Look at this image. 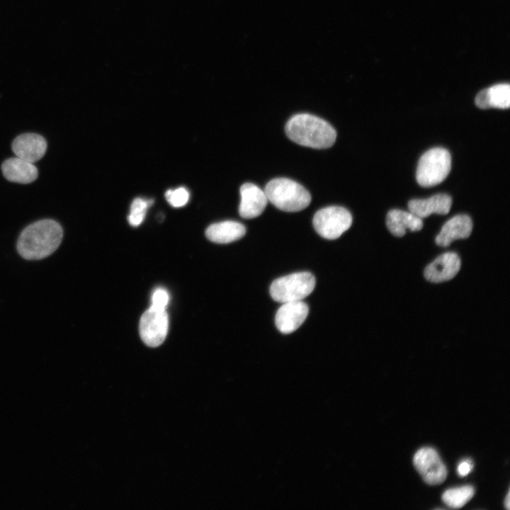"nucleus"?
<instances>
[{"label": "nucleus", "instance_id": "4be33fe9", "mask_svg": "<svg viewBox=\"0 0 510 510\" xmlns=\"http://www.w3.org/2000/svg\"><path fill=\"white\" fill-rule=\"evenodd\" d=\"M150 307L157 310H166L169 301V295L165 289L157 288L152 293Z\"/></svg>", "mask_w": 510, "mask_h": 510}, {"label": "nucleus", "instance_id": "4468645a", "mask_svg": "<svg viewBox=\"0 0 510 510\" xmlns=\"http://www.w3.org/2000/svg\"><path fill=\"white\" fill-rule=\"evenodd\" d=\"M451 205L452 198L449 195L438 193L426 199L411 200L408 203V208L411 212L422 219L433 213L448 214Z\"/></svg>", "mask_w": 510, "mask_h": 510}, {"label": "nucleus", "instance_id": "9b49d317", "mask_svg": "<svg viewBox=\"0 0 510 510\" xmlns=\"http://www.w3.org/2000/svg\"><path fill=\"white\" fill-rule=\"evenodd\" d=\"M11 147L16 157L34 163L45 155L47 142L38 134L24 133L13 140Z\"/></svg>", "mask_w": 510, "mask_h": 510}, {"label": "nucleus", "instance_id": "423d86ee", "mask_svg": "<svg viewBox=\"0 0 510 510\" xmlns=\"http://www.w3.org/2000/svg\"><path fill=\"white\" fill-rule=\"evenodd\" d=\"M315 231L327 239H335L349 229L352 224L350 212L341 206H329L318 210L313 217Z\"/></svg>", "mask_w": 510, "mask_h": 510}, {"label": "nucleus", "instance_id": "dca6fc26", "mask_svg": "<svg viewBox=\"0 0 510 510\" xmlns=\"http://www.w3.org/2000/svg\"><path fill=\"white\" fill-rule=\"evenodd\" d=\"M386 225L389 231L396 237H402L406 230L419 231L423 227L422 219L412 212L399 209L390 210L386 216Z\"/></svg>", "mask_w": 510, "mask_h": 510}, {"label": "nucleus", "instance_id": "b1692460", "mask_svg": "<svg viewBox=\"0 0 510 510\" xmlns=\"http://www.w3.org/2000/svg\"><path fill=\"white\" fill-rule=\"evenodd\" d=\"M472 468V464L470 460H464L458 466V473L460 476L464 477L470 473Z\"/></svg>", "mask_w": 510, "mask_h": 510}, {"label": "nucleus", "instance_id": "0eeeda50", "mask_svg": "<svg viewBox=\"0 0 510 510\" xmlns=\"http://www.w3.org/2000/svg\"><path fill=\"white\" fill-rule=\"evenodd\" d=\"M169 329V317L166 310L150 307L142 315L139 331L143 342L150 346H160L166 339Z\"/></svg>", "mask_w": 510, "mask_h": 510}, {"label": "nucleus", "instance_id": "f03ea898", "mask_svg": "<svg viewBox=\"0 0 510 510\" xmlns=\"http://www.w3.org/2000/svg\"><path fill=\"white\" fill-rule=\"evenodd\" d=\"M288 137L293 142L314 149H327L335 142L336 132L326 120L308 113L291 117L285 124Z\"/></svg>", "mask_w": 510, "mask_h": 510}, {"label": "nucleus", "instance_id": "20e7f679", "mask_svg": "<svg viewBox=\"0 0 510 510\" xmlns=\"http://www.w3.org/2000/svg\"><path fill=\"white\" fill-rule=\"evenodd\" d=\"M450 168L451 157L447 149L441 147L430 149L419 160L416 181L423 187L438 185L448 176Z\"/></svg>", "mask_w": 510, "mask_h": 510}, {"label": "nucleus", "instance_id": "f8f14e48", "mask_svg": "<svg viewBox=\"0 0 510 510\" xmlns=\"http://www.w3.org/2000/svg\"><path fill=\"white\" fill-rule=\"evenodd\" d=\"M241 203L239 213L242 217L251 219L260 215L267 205L264 191L251 183H245L240 187Z\"/></svg>", "mask_w": 510, "mask_h": 510}, {"label": "nucleus", "instance_id": "1a4fd4ad", "mask_svg": "<svg viewBox=\"0 0 510 510\" xmlns=\"http://www.w3.org/2000/svg\"><path fill=\"white\" fill-rule=\"evenodd\" d=\"M308 312L307 305L302 300L283 303L276 314L277 329L283 334L293 332L304 322Z\"/></svg>", "mask_w": 510, "mask_h": 510}, {"label": "nucleus", "instance_id": "ddd939ff", "mask_svg": "<svg viewBox=\"0 0 510 510\" xmlns=\"http://www.w3.org/2000/svg\"><path fill=\"white\" fill-rule=\"evenodd\" d=\"M472 230V222L467 215H457L448 220L436 237V243L448 246L456 239L468 238Z\"/></svg>", "mask_w": 510, "mask_h": 510}, {"label": "nucleus", "instance_id": "412c9836", "mask_svg": "<svg viewBox=\"0 0 510 510\" xmlns=\"http://www.w3.org/2000/svg\"><path fill=\"white\" fill-rule=\"evenodd\" d=\"M189 192L183 187L175 190H168L165 193V198L169 203L175 208L185 205L189 200Z\"/></svg>", "mask_w": 510, "mask_h": 510}, {"label": "nucleus", "instance_id": "aec40b11", "mask_svg": "<svg viewBox=\"0 0 510 510\" xmlns=\"http://www.w3.org/2000/svg\"><path fill=\"white\" fill-rule=\"evenodd\" d=\"M154 203L152 199L144 200L140 198H135L130 206V212L128 217L129 223L137 227L144 220L147 210Z\"/></svg>", "mask_w": 510, "mask_h": 510}, {"label": "nucleus", "instance_id": "f257e3e1", "mask_svg": "<svg viewBox=\"0 0 510 510\" xmlns=\"http://www.w3.org/2000/svg\"><path fill=\"white\" fill-rule=\"evenodd\" d=\"M62 237L63 230L59 222L40 220L23 230L17 241V251L25 259H42L57 249Z\"/></svg>", "mask_w": 510, "mask_h": 510}, {"label": "nucleus", "instance_id": "6ab92c4d", "mask_svg": "<svg viewBox=\"0 0 510 510\" xmlns=\"http://www.w3.org/2000/svg\"><path fill=\"white\" fill-rule=\"evenodd\" d=\"M490 108H509L510 105V86L508 84H499L487 89Z\"/></svg>", "mask_w": 510, "mask_h": 510}, {"label": "nucleus", "instance_id": "5701e85b", "mask_svg": "<svg viewBox=\"0 0 510 510\" xmlns=\"http://www.w3.org/2000/svg\"><path fill=\"white\" fill-rule=\"evenodd\" d=\"M475 105L481 109L490 108L487 89L480 91L475 97Z\"/></svg>", "mask_w": 510, "mask_h": 510}, {"label": "nucleus", "instance_id": "7ed1b4c3", "mask_svg": "<svg viewBox=\"0 0 510 510\" xmlns=\"http://www.w3.org/2000/svg\"><path fill=\"white\" fill-rule=\"evenodd\" d=\"M267 199L277 208L285 212H298L311 202L309 191L300 183L287 178L271 180L264 188Z\"/></svg>", "mask_w": 510, "mask_h": 510}, {"label": "nucleus", "instance_id": "9d476101", "mask_svg": "<svg viewBox=\"0 0 510 510\" xmlns=\"http://www.w3.org/2000/svg\"><path fill=\"white\" fill-rule=\"evenodd\" d=\"M460 259L454 252H446L437 257L424 270L425 278L432 283H441L453 278L460 268Z\"/></svg>", "mask_w": 510, "mask_h": 510}, {"label": "nucleus", "instance_id": "6e6552de", "mask_svg": "<svg viewBox=\"0 0 510 510\" xmlns=\"http://www.w3.org/2000/svg\"><path fill=\"white\" fill-rule=\"evenodd\" d=\"M414 467L424 481L436 485L444 482L447 470L438 453L432 448H422L416 451L413 459Z\"/></svg>", "mask_w": 510, "mask_h": 510}, {"label": "nucleus", "instance_id": "f3484780", "mask_svg": "<svg viewBox=\"0 0 510 510\" xmlns=\"http://www.w3.org/2000/svg\"><path fill=\"white\" fill-rule=\"evenodd\" d=\"M245 233L244 225L232 220L212 224L205 231V235L209 240L219 244H227L238 240Z\"/></svg>", "mask_w": 510, "mask_h": 510}, {"label": "nucleus", "instance_id": "a211bd4d", "mask_svg": "<svg viewBox=\"0 0 510 510\" xmlns=\"http://www.w3.org/2000/svg\"><path fill=\"white\" fill-rule=\"evenodd\" d=\"M474 492V488L470 485L448 489L443 492L442 500L448 506L459 509L471 499Z\"/></svg>", "mask_w": 510, "mask_h": 510}, {"label": "nucleus", "instance_id": "39448f33", "mask_svg": "<svg viewBox=\"0 0 510 510\" xmlns=\"http://www.w3.org/2000/svg\"><path fill=\"white\" fill-rule=\"evenodd\" d=\"M315 278L309 272H298L276 279L270 286L271 298L278 302L302 300L314 290Z\"/></svg>", "mask_w": 510, "mask_h": 510}, {"label": "nucleus", "instance_id": "393cba45", "mask_svg": "<svg viewBox=\"0 0 510 510\" xmlns=\"http://www.w3.org/2000/svg\"><path fill=\"white\" fill-rule=\"evenodd\" d=\"M504 504L507 509H509V505H510V498H509V492H508V494L506 495Z\"/></svg>", "mask_w": 510, "mask_h": 510}, {"label": "nucleus", "instance_id": "2eb2a0df", "mask_svg": "<svg viewBox=\"0 0 510 510\" xmlns=\"http://www.w3.org/2000/svg\"><path fill=\"white\" fill-rule=\"evenodd\" d=\"M1 170L7 180L19 183H31L38 176V169L33 163L18 157L4 161L1 165Z\"/></svg>", "mask_w": 510, "mask_h": 510}]
</instances>
